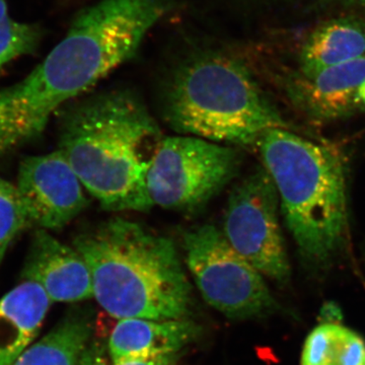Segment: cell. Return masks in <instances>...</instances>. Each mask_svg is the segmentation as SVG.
<instances>
[{
    "instance_id": "obj_1",
    "label": "cell",
    "mask_w": 365,
    "mask_h": 365,
    "mask_svg": "<svg viewBox=\"0 0 365 365\" xmlns=\"http://www.w3.org/2000/svg\"><path fill=\"white\" fill-rule=\"evenodd\" d=\"M172 0H102L83 9L30 74L0 90V151L44 132L61 106L135 56Z\"/></svg>"
},
{
    "instance_id": "obj_2",
    "label": "cell",
    "mask_w": 365,
    "mask_h": 365,
    "mask_svg": "<svg viewBox=\"0 0 365 365\" xmlns=\"http://www.w3.org/2000/svg\"><path fill=\"white\" fill-rule=\"evenodd\" d=\"M163 139L135 93L112 90L64 110L58 150L106 210L148 212L153 205L146 178Z\"/></svg>"
},
{
    "instance_id": "obj_3",
    "label": "cell",
    "mask_w": 365,
    "mask_h": 365,
    "mask_svg": "<svg viewBox=\"0 0 365 365\" xmlns=\"http://www.w3.org/2000/svg\"><path fill=\"white\" fill-rule=\"evenodd\" d=\"M93 279V299L121 319L190 318L193 289L174 242L114 217L73 240Z\"/></svg>"
},
{
    "instance_id": "obj_4",
    "label": "cell",
    "mask_w": 365,
    "mask_h": 365,
    "mask_svg": "<svg viewBox=\"0 0 365 365\" xmlns=\"http://www.w3.org/2000/svg\"><path fill=\"white\" fill-rule=\"evenodd\" d=\"M163 114L182 135L247 150L258 148L266 132L287 128L247 62L223 50H196L174 67Z\"/></svg>"
},
{
    "instance_id": "obj_5",
    "label": "cell",
    "mask_w": 365,
    "mask_h": 365,
    "mask_svg": "<svg viewBox=\"0 0 365 365\" xmlns=\"http://www.w3.org/2000/svg\"><path fill=\"white\" fill-rule=\"evenodd\" d=\"M280 209L304 263L324 270L347 239L345 163L339 150L287 128L266 132L258 145Z\"/></svg>"
},
{
    "instance_id": "obj_6",
    "label": "cell",
    "mask_w": 365,
    "mask_h": 365,
    "mask_svg": "<svg viewBox=\"0 0 365 365\" xmlns=\"http://www.w3.org/2000/svg\"><path fill=\"white\" fill-rule=\"evenodd\" d=\"M182 248L204 300L225 318L247 321L285 313L264 276L235 252L215 225L187 230Z\"/></svg>"
},
{
    "instance_id": "obj_7",
    "label": "cell",
    "mask_w": 365,
    "mask_h": 365,
    "mask_svg": "<svg viewBox=\"0 0 365 365\" xmlns=\"http://www.w3.org/2000/svg\"><path fill=\"white\" fill-rule=\"evenodd\" d=\"M242 165L239 148L195 136L163 137L146 178L151 203L195 213L230 184Z\"/></svg>"
},
{
    "instance_id": "obj_8",
    "label": "cell",
    "mask_w": 365,
    "mask_h": 365,
    "mask_svg": "<svg viewBox=\"0 0 365 365\" xmlns=\"http://www.w3.org/2000/svg\"><path fill=\"white\" fill-rule=\"evenodd\" d=\"M227 203L222 230L230 246L264 277L287 284L292 272L279 223V196L265 168L240 180Z\"/></svg>"
},
{
    "instance_id": "obj_9",
    "label": "cell",
    "mask_w": 365,
    "mask_h": 365,
    "mask_svg": "<svg viewBox=\"0 0 365 365\" xmlns=\"http://www.w3.org/2000/svg\"><path fill=\"white\" fill-rule=\"evenodd\" d=\"M16 186L34 227L43 230H62L88 206L86 189L59 150L21 160Z\"/></svg>"
},
{
    "instance_id": "obj_10",
    "label": "cell",
    "mask_w": 365,
    "mask_h": 365,
    "mask_svg": "<svg viewBox=\"0 0 365 365\" xmlns=\"http://www.w3.org/2000/svg\"><path fill=\"white\" fill-rule=\"evenodd\" d=\"M21 278L37 283L52 302L74 304L93 297L85 258L73 246H67L43 228L33 235Z\"/></svg>"
},
{
    "instance_id": "obj_11",
    "label": "cell",
    "mask_w": 365,
    "mask_h": 365,
    "mask_svg": "<svg viewBox=\"0 0 365 365\" xmlns=\"http://www.w3.org/2000/svg\"><path fill=\"white\" fill-rule=\"evenodd\" d=\"M365 81V56L304 76L288 78L290 102L309 119L331 122L352 115L361 106L359 88Z\"/></svg>"
},
{
    "instance_id": "obj_12",
    "label": "cell",
    "mask_w": 365,
    "mask_h": 365,
    "mask_svg": "<svg viewBox=\"0 0 365 365\" xmlns=\"http://www.w3.org/2000/svg\"><path fill=\"white\" fill-rule=\"evenodd\" d=\"M202 327L190 318L121 319L107 343L114 362L151 359L181 353L202 335Z\"/></svg>"
},
{
    "instance_id": "obj_13",
    "label": "cell",
    "mask_w": 365,
    "mask_h": 365,
    "mask_svg": "<svg viewBox=\"0 0 365 365\" xmlns=\"http://www.w3.org/2000/svg\"><path fill=\"white\" fill-rule=\"evenodd\" d=\"M51 304L43 288L29 280L0 299V365H14L35 342Z\"/></svg>"
},
{
    "instance_id": "obj_14",
    "label": "cell",
    "mask_w": 365,
    "mask_h": 365,
    "mask_svg": "<svg viewBox=\"0 0 365 365\" xmlns=\"http://www.w3.org/2000/svg\"><path fill=\"white\" fill-rule=\"evenodd\" d=\"M365 56V21L354 18L327 21L314 29L300 51V73L312 76L328 67Z\"/></svg>"
},
{
    "instance_id": "obj_15",
    "label": "cell",
    "mask_w": 365,
    "mask_h": 365,
    "mask_svg": "<svg viewBox=\"0 0 365 365\" xmlns=\"http://www.w3.org/2000/svg\"><path fill=\"white\" fill-rule=\"evenodd\" d=\"M93 333V312L71 309L49 333L35 341L14 365H79Z\"/></svg>"
},
{
    "instance_id": "obj_16",
    "label": "cell",
    "mask_w": 365,
    "mask_h": 365,
    "mask_svg": "<svg viewBox=\"0 0 365 365\" xmlns=\"http://www.w3.org/2000/svg\"><path fill=\"white\" fill-rule=\"evenodd\" d=\"M300 365H365V341L347 327L321 324L307 336Z\"/></svg>"
},
{
    "instance_id": "obj_17",
    "label": "cell",
    "mask_w": 365,
    "mask_h": 365,
    "mask_svg": "<svg viewBox=\"0 0 365 365\" xmlns=\"http://www.w3.org/2000/svg\"><path fill=\"white\" fill-rule=\"evenodd\" d=\"M34 223L16 185L0 176V265L14 240Z\"/></svg>"
},
{
    "instance_id": "obj_18",
    "label": "cell",
    "mask_w": 365,
    "mask_h": 365,
    "mask_svg": "<svg viewBox=\"0 0 365 365\" xmlns=\"http://www.w3.org/2000/svg\"><path fill=\"white\" fill-rule=\"evenodd\" d=\"M42 31L37 25L19 23L11 16H0V69L37 50Z\"/></svg>"
},
{
    "instance_id": "obj_19",
    "label": "cell",
    "mask_w": 365,
    "mask_h": 365,
    "mask_svg": "<svg viewBox=\"0 0 365 365\" xmlns=\"http://www.w3.org/2000/svg\"><path fill=\"white\" fill-rule=\"evenodd\" d=\"M181 353L165 355L157 359L114 362L109 356L107 346L101 342H91L88 346L79 365H177Z\"/></svg>"
},
{
    "instance_id": "obj_20",
    "label": "cell",
    "mask_w": 365,
    "mask_h": 365,
    "mask_svg": "<svg viewBox=\"0 0 365 365\" xmlns=\"http://www.w3.org/2000/svg\"><path fill=\"white\" fill-rule=\"evenodd\" d=\"M341 4H347V6H356L365 7V0H338Z\"/></svg>"
},
{
    "instance_id": "obj_21",
    "label": "cell",
    "mask_w": 365,
    "mask_h": 365,
    "mask_svg": "<svg viewBox=\"0 0 365 365\" xmlns=\"http://www.w3.org/2000/svg\"><path fill=\"white\" fill-rule=\"evenodd\" d=\"M364 260H365V250H364Z\"/></svg>"
}]
</instances>
